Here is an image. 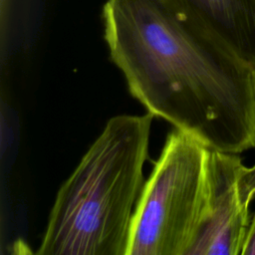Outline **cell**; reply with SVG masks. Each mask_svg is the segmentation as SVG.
I'll list each match as a JSON object with an SVG mask.
<instances>
[{
  "mask_svg": "<svg viewBox=\"0 0 255 255\" xmlns=\"http://www.w3.org/2000/svg\"><path fill=\"white\" fill-rule=\"evenodd\" d=\"M113 63L154 117L209 149L255 147V67L163 0H107Z\"/></svg>",
  "mask_w": 255,
  "mask_h": 255,
  "instance_id": "cell-1",
  "label": "cell"
},
{
  "mask_svg": "<svg viewBox=\"0 0 255 255\" xmlns=\"http://www.w3.org/2000/svg\"><path fill=\"white\" fill-rule=\"evenodd\" d=\"M154 116L111 118L58 190L40 255H128Z\"/></svg>",
  "mask_w": 255,
  "mask_h": 255,
  "instance_id": "cell-2",
  "label": "cell"
},
{
  "mask_svg": "<svg viewBox=\"0 0 255 255\" xmlns=\"http://www.w3.org/2000/svg\"><path fill=\"white\" fill-rule=\"evenodd\" d=\"M208 148L172 129L136 204L128 255H187L206 197Z\"/></svg>",
  "mask_w": 255,
  "mask_h": 255,
  "instance_id": "cell-3",
  "label": "cell"
},
{
  "mask_svg": "<svg viewBox=\"0 0 255 255\" xmlns=\"http://www.w3.org/2000/svg\"><path fill=\"white\" fill-rule=\"evenodd\" d=\"M254 196L255 164L208 148L205 204L187 255H240Z\"/></svg>",
  "mask_w": 255,
  "mask_h": 255,
  "instance_id": "cell-4",
  "label": "cell"
},
{
  "mask_svg": "<svg viewBox=\"0 0 255 255\" xmlns=\"http://www.w3.org/2000/svg\"><path fill=\"white\" fill-rule=\"evenodd\" d=\"M255 67V0H163Z\"/></svg>",
  "mask_w": 255,
  "mask_h": 255,
  "instance_id": "cell-5",
  "label": "cell"
},
{
  "mask_svg": "<svg viewBox=\"0 0 255 255\" xmlns=\"http://www.w3.org/2000/svg\"><path fill=\"white\" fill-rule=\"evenodd\" d=\"M240 255H255V213L247 227Z\"/></svg>",
  "mask_w": 255,
  "mask_h": 255,
  "instance_id": "cell-6",
  "label": "cell"
}]
</instances>
